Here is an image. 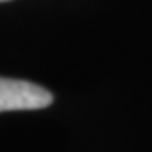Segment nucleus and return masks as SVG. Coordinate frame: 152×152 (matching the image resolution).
<instances>
[{
	"instance_id": "obj_1",
	"label": "nucleus",
	"mask_w": 152,
	"mask_h": 152,
	"mask_svg": "<svg viewBox=\"0 0 152 152\" xmlns=\"http://www.w3.org/2000/svg\"><path fill=\"white\" fill-rule=\"evenodd\" d=\"M53 101L51 94L35 83L0 77V112L39 110Z\"/></svg>"
},
{
	"instance_id": "obj_2",
	"label": "nucleus",
	"mask_w": 152,
	"mask_h": 152,
	"mask_svg": "<svg viewBox=\"0 0 152 152\" xmlns=\"http://www.w3.org/2000/svg\"><path fill=\"white\" fill-rule=\"evenodd\" d=\"M0 2H6V0H0Z\"/></svg>"
}]
</instances>
